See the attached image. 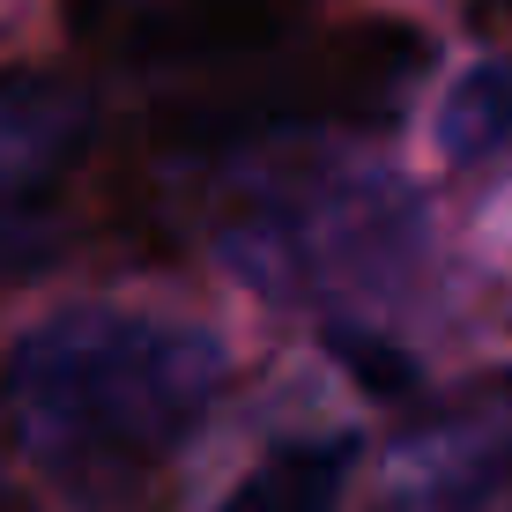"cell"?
<instances>
[{
	"mask_svg": "<svg viewBox=\"0 0 512 512\" xmlns=\"http://www.w3.org/2000/svg\"><path fill=\"white\" fill-rule=\"evenodd\" d=\"M223 349L201 327L141 312H60L15 342L0 372L8 438L60 483H134L201 423Z\"/></svg>",
	"mask_w": 512,
	"mask_h": 512,
	"instance_id": "obj_1",
	"label": "cell"
},
{
	"mask_svg": "<svg viewBox=\"0 0 512 512\" xmlns=\"http://www.w3.org/2000/svg\"><path fill=\"white\" fill-rule=\"evenodd\" d=\"M423 67H431V38L401 15H364L305 45H268L208 75L201 90L156 97L141 112V156L149 164H231L260 141L386 127L409 104Z\"/></svg>",
	"mask_w": 512,
	"mask_h": 512,
	"instance_id": "obj_2",
	"label": "cell"
},
{
	"mask_svg": "<svg viewBox=\"0 0 512 512\" xmlns=\"http://www.w3.org/2000/svg\"><path fill=\"white\" fill-rule=\"evenodd\" d=\"M97 141V104L75 75H0V275H45L75 245L104 156Z\"/></svg>",
	"mask_w": 512,
	"mask_h": 512,
	"instance_id": "obj_3",
	"label": "cell"
},
{
	"mask_svg": "<svg viewBox=\"0 0 512 512\" xmlns=\"http://www.w3.org/2000/svg\"><path fill=\"white\" fill-rule=\"evenodd\" d=\"M312 0H60L75 45L127 67H201V60H253L282 45V30Z\"/></svg>",
	"mask_w": 512,
	"mask_h": 512,
	"instance_id": "obj_4",
	"label": "cell"
},
{
	"mask_svg": "<svg viewBox=\"0 0 512 512\" xmlns=\"http://www.w3.org/2000/svg\"><path fill=\"white\" fill-rule=\"evenodd\" d=\"M386 512H512V379H475L394 453Z\"/></svg>",
	"mask_w": 512,
	"mask_h": 512,
	"instance_id": "obj_5",
	"label": "cell"
},
{
	"mask_svg": "<svg viewBox=\"0 0 512 512\" xmlns=\"http://www.w3.org/2000/svg\"><path fill=\"white\" fill-rule=\"evenodd\" d=\"M349 438H290L260 468H245L216 512H342L349 498Z\"/></svg>",
	"mask_w": 512,
	"mask_h": 512,
	"instance_id": "obj_6",
	"label": "cell"
}]
</instances>
